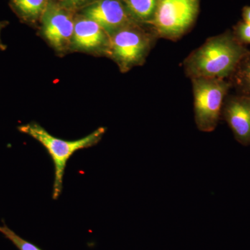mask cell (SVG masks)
Returning a JSON list of instances; mask_svg holds the SVG:
<instances>
[{
    "instance_id": "cell-14",
    "label": "cell",
    "mask_w": 250,
    "mask_h": 250,
    "mask_svg": "<svg viewBox=\"0 0 250 250\" xmlns=\"http://www.w3.org/2000/svg\"><path fill=\"white\" fill-rule=\"evenodd\" d=\"M233 35L243 45L250 44V24L245 22H239L232 31Z\"/></svg>"
},
{
    "instance_id": "cell-6",
    "label": "cell",
    "mask_w": 250,
    "mask_h": 250,
    "mask_svg": "<svg viewBox=\"0 0 250 250\" xmlns=\"http://www.w3.org/2000/svg\"><path fill=\"white\" fill-rule=\"evenodd\" d=\"M42 33L54 48L64 50L72 43L75 21L66 8L49 2L42 16Z\"/></svg>"
},
{
    "instance_id": "cell-11",
    "label": "cell",
    "mask_w": 250,
    "mask_h": 250,
    "mask_svg": "<svg viewBox=\"0 0 250 250\" xmlns=\"http://www.w3.org/2000/svg\"><path fill=\"white\" fill-rule=\"evenodd\" d=\"M228 80L237 93L250 98V50L241 59Z\"/></svg>"
},
{
    "instance_id": "cell-13",
    "label": "cell",
    "mask_w": 250,
    "mask_h": 250,
    "mask_svg": "<svg viewBox=\"0 0 250 250\" xmlns=\"http://www.w3.org/2000/svg\"><path fill=\"white\" fill-rule=\"evenodd\" d=\"M0 233H2L10 241L12 242L13 244L19 250H42L33 243H29V241L18 236L4 223H3L2 226H0Z\"/></svg>"
},
{
    "instance_id": "cell-7",
    "label": "cell",
    "mask_w": 250,
    "mask_h": 250,
    "mask_svg": "<svg viewBox=\"0 0 250 250\" xmlns=\"http://www.w3.org/2000/svg\"><path fill=\"white\" fill-rule=\"evenodd\" d=\"M83 15L98 23L109 36L137 23L130 17L122 0H95L85 8Z\"/></svg>"
},
{
    "instance_id": "cell-15",
    "label": "cell",
    "mask_w": 250,
    "mask_h": 250,
    "mask_svg": "<svg viewBox=\"0 0 250 250\" xmlns=\"http://www.w3.org/2000/svg\"><path fill=\"white\" fill-rule=\"evenodd\" d=\"M93 0H62L64 7L78 8L85 4H88Z\"/></svg>"
},
{
    "instance_id": "cell-12",
    "label": "cell",
    "mask_w": 250,
    "mask_h": 250,
    "mask_svg": "<svg viewBox=\"0 0 250 250\" xmlns=\"http://www.w3.org/2000/svg\"><path fill=\"white\" fill-rule=\"evenodd\" d=\"M48 3V0H11L16 12L26 21H35L42 16Z\"/></svg>"
},
{
    "instance_id": "cell-2",
    "label": "cell",
    "mask_w": 250,
    "mask_h": 250,
    "mask_svg": "<svg viewBox=\"0 0 250 250\" xmlns=\"http://www.w3.org/2000/svg\"><path fill=\"white\" fill-rule=\"evenodd\" d=\"M23 134L29 135L47 149L54 166V182L52 197L56 200L62 194L64 172L68 159L77 151L95 146L100 142L106 129L100 127L93 133L77 140L65 141L52 136L42 126L36 123H30L18 126Z\"/></svg>"
},
{
    "instance_id": "cell-1",
    "label": "cell",
    "mask_w": 250,
    "mask_h": 250,
    "mask_svg": "<svg viewBox=\"0 0 250 250\" xmlns=\"http://www.w3.org/2000/svg\"><path fill=\"white\" fill-rule=\"evenodd\" d=\"M228 30L208 38L184 59V71L189 79L214 78L229 80L241 59L249 52Z\"/></svg>"
},
{
    "instance_id": "cell-10",
    "label": "cell",
    "mask_w": 250,
    "mask_h": 250,
    "mask_svg": "<svg viewBox=\"0 0 250 250\" xmlns=\"http://www.w3.org/2000/svg\"><path fill=\"white\" fill-rule=\"evenodd\" d=\"M130 17L143 25L152 24L159 0H122Z\"/></svg>"
},
{
    "instance_id": "cell-9",
    "label": "cell",
    "mask_w": 250,
    "mask_h": 250,
    "mask_svg": "<svg viewBox=\"0 0 250 250\" xmlns=\"http://www.w3.org/2000/svg\"><path fill=\"white\" fill-rule=\"evenodd\" d=\"M72 43L82 50L109 53L110 36L98 23L85 17L75 21Z\"/></svg>"
},
{
    "instance_id": "cell-4",
    "label": "cell",
    "mask_w": 250,
    "mask_h": 250,
    "mask_svg": "<svg viewBox=\"0 0 250 250\" xmlns=\"http://www.w3.org/2000/svg\"><path fill=\"white\" fill-rule=\"evenodd\" d=\"M194 100V118L197 129L211 132L221 118L224 100L231 83L228 80L214 78L191 79Z\"/></svg>"
},
{
    "instance_id": "cell-5",
    "label": "cell",
    "mask_w": 250,
    "mask_h": 250,
    "mask_svg": "<svg viewBox=\"0 0 250 250\" xmlns=\"http://www.w3.org/2000/svg\"><path fill=\"white\" fill-rule=\"evenodd\" d=\"M200 0H159L150 27L159 39L177 41L196 21Z\"/></svg>"
},
{
    "instance_id": "cell-3",
    "label": "cell",
    "mask_w": 250,
    "mask_h": 250,
    "mask_svg": "<svg viewBox=\"0 0 250 250\" xmlns=\"http://www.w3.org/2000/svg\"><path fill=\"white\" fill-rule=\"evenodd\" d=\"M145 26L136 23L110 36L108 55L119 65L122 72L143 65L159 39L152 27Z\"/></svg>"
},
{
    "instance_id": "cell-17",
    "label": "cell",
    "mask_w": 250,
    "mask_h": 250,
    "mask_svg": "<svg viewBox=\"0 0 250 250\" xmlns=\"http://www.w3.org/2000/svg\"><path fill=\"white\" fill-rule=\"evenodd\" d=\"M1 25H0V30H1ZM0 48L4 49V47H3L2 44H1V41H0Z\"/></svg>"
},
{
    "instance_id": "cell-16",
    "label": "cell",
    "mask_w": 250,
    "mask_h": 250,
    "mask_svg": "<svg viewBox=\"0 0 250 250\" xmlns=\"http://www.w3.org/2000/svg\"><path fill=\"white\" fill-rule=\"evenodd\" d=\"M242 16H243V22L249 23L250 24V6H245L242 11Z\"/></svg>"
},
{
    "instance_id": "cell-8",
    "label": "cell",
    "mask_w": 250,
    "mask_h": 250,
    "mask_svg": "<svg viewBox=\"0 0 250 250\" xmlns=\"http://www.w3.org/2000/svg\"><path fill=\"white\" fill-rule=\"evenodd\" d=\"M221 116L237 142L243 146H250V98L238 93L227 95Z\"/></svg>"
}]
</instances>
